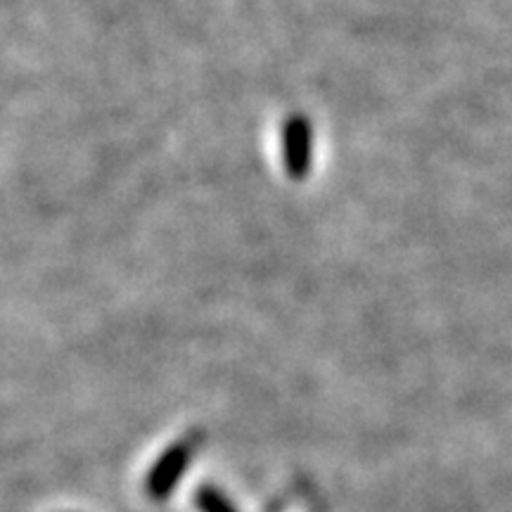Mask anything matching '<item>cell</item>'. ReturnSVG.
<instances>
[{
    "instance_id": "6da1fadb",
    "label": "cell",
    "mask_w": 512,
    "mask_h": 512,
    "mask_svg": "<svg viewBox=\"0 0 512 512\" xmlns=\"http://www.w3.org/2000/svg\"><path fill=\"white\" fill-rule=\"evenodd\" d=\"M313 159V126L311 121L294 114L283 124V162L294 181H304L311 171Z\"/></svg>"
}]
</instances>
